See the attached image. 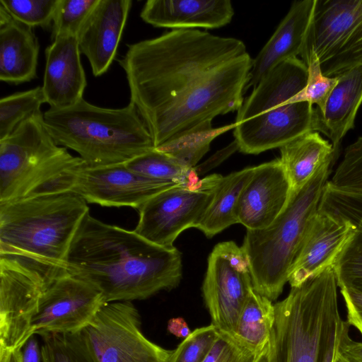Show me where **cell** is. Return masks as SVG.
<instances>
[{"instance_id": "6da1fadb", "label": "cell", "mask_w": 362, "mask_h": 362, "mask_svg": "<svg viewBox=\"0 0 362 362\" xmlns=\"http://www.w3.org/2000/svg\"><path fill=\"white\" fill-rule=\"evenodd\" d=\"M252 59L245 43L199 29H177L127 45L119 60L136 108L157 148L211 128L238 111Z\"/></svg>"}, {"instance_id": "7a4b0ae2", "label": "cell", "mask_w": 362, "mask_h": 362, "mask_svg": "<svg viewBox=\"0 0 362 362\" xmlns=\"http://www.w3.org/2000/svg\"><path fill=\"white\" fill-rule=\"evenodd\" d=\"M66 269L98 289L105 303L143 300L173 289L182 274L181 253L175 247L158 245L90 212L74 238Z\"/></svg>"}, {"instance_id": "3957f363", "label": "cell", "mask_w": 362, "mask_h": 362, "mask_svg": "<svg viewBox=\"0 0 362 362\" xmlns=\"http://www.w3.org/2000/svg\"><path fill=\"white\" fill-rule=\"evenodd\" d=\"M87 202L71 192L0 203V257L37 275L46 288L69 274L66 259Z\"/></svg>"}, {"instance_id": "277c9868", "label": "cell", "mask_w": 362, "mask_h": 362, "mask_svg": "<svg viewBox=\"0 0 362 362\" xmlns=\"http://www.w3.org/2000/svg\"><path fill=\"white\" fill-rule=\"evenodd\" d=\"M334 269L328 267L274 304L268 362H334L344 320Z\"/></svg>"}, {"instance_id": "5b68a950", "label": "cell", "mask_w": 362, "mask_h": 362, "mask_svg": "<svg viewBox=\"0 0 362 362\" xmlns=\"http://www.w3.org/2000/svg\"><path fill=\"white\" fill-rule=\"evenodd\" d=\"M308 66L295 57L271 69L237 111L233 134L238 148L258 154L281 148L315 131L316 112L308 102H288L305 86Z\"/></svg>"}, {"instance_id": "8992f818", "label": "cell", "mask_w": 362, "mask_h": 362, "mask_svg": "<svg viewBox=\"0 0 362 362\" xmlns=\"http://www.w3.org/2000/svg\"><path fill=\"white\" fill-rule=\"evenodd\" d=\"M43 121L57 145L76 151L89 166L126 163L155 148L132 103L113 109L83 98L69 107H49Z\"/></svg>"}, {"instance_id": "52a82bcc", "label": "cell", "mask_w": 362, "mask_h": 362, "mask_svg": "<svg viewBox=\"0 0 362 362\" xmlns=\"http://www.w3.org/2000/svg\"><path fill=\"white\" fill-rule=\"evenodd\" d=\"M335 161L325 163L301 189L292 192L283 211L268 227L246 231L242 248L248 260L252 288L272 301L278 298L288 282Z\"/></svg>"}, {"instance_id": "ba28073f", "label": "cell", "mask_w": 362, "mask_h": 362, "mask_svg": "<svg viewBox=\"0 0 362 362\" xmlns=\"http://www.w3.org/2000/svg\"><path fill=\"white\" fill-rule=\"evenodd\" d=\"M83 162L56 144L37 113L0 140V203L42 193Z\"/></svg>"}, {"instance_id": "9c48e42d", "label": "cell", "mask_w": 362, "mask_h": 362, "mask_svg": "<svg viewBox=\"0 0 362 362\" xmlns=\"http://www.w3.org/2000/svg\"><path fill=\"white\" fill-rule=\"evenodd\" d=\"M311 54L329 78L362 66V0H315L300 59Z\"/></svg>"}, {"instance_id": "30bf717a", "label": "cell", "mask_w": 362, "mask_h": 362, "mask_svg": "<svg viewBox=\"0 0 362 362\" xmlns=\"http://www.w3.org/2000/svg\"><path fill=\"white\" fill-rule=\"evenodd\" d=\"M131 301L105 303L76 332L93 362H168L173 351L148 340Z\"/></svg>"}, {"instance_id": "8fae6325", "label": "cell", "mask_w": 362, "mask_h": 362, "mask_svg": "<svg viewBox=\"0 0 362 362\" xmlns=\"http://www.w3.org/2000/svg\"><path fill=\"white\" fill-rule=\"evenodd\" d=\"M128 168L124 163L89 166L84 162L67 170L42 193L71 192L87 203L139 209L147 200L171 187Z\"/></svg>"}, {"instance_id": "7c38bea8", "label": "cell", "mask_w": 362, "mask_h": 362, "mask_svg": "<svg viewBox=\"0 0 362 362\" xmlns=\"http://www.w3.org/2000/svg\"><path fill=\"white\" fill-rule=\"evenodd\" d=\"M222 177L209 175L195 187L175 185L153 196L138 209L139 221L134 230L153 243L173 247L183 230L197 228Z\"/></svg>"}, {"instance_id": "4fadbf2b", "label": "cell", "mask_w": 362, "mask_h": 362, "mask_svg": "<svg viewBox=\"0 0 362 362\" xmlns=\"http://www.w3.org/2000/svg\"><path fill=\"white\" fill-rule=\"evenodd\" d=\"M247 258L233 241L216 245L208 258L202 284L205 305L218 331L234 334L252 289Z\"/></svg>"}, {"instance_id": "5bb4252c", "label": "cell", "mask_w": 362, "mask_h": 362, "mask_svg": "<svg viewBox=\"0 0 362 362\" xmlns=\"http://www.w3.org/2000/svg\"><path fill=\"white\" fill-rule=\"evenodd\" d=\"M105 303L90 284L67 274L42 292L32 324L33 334L76 333L88 324Z\"/></svg>"}, {"instance_id": "9a60e30c", "label": "cell", "mask_w": 362, "mask_h": 362, "mask_svg": "<svg viewBox=\"0 0 362 362\" xmlns=\"http://www.w3.org/2000/svg\"><path fill=\"white\" fill-rule=\"evenodd\" d=\"M46 286L35 274L0 257V349H21Z\"/></svg>"}, {"instance_id": "2e32d148", "label": "cell", "mask_w": 362, "mask_h": 362, "mask_svg": "<svg viewBox=\"0 0 362 362\" xmlns=\"http://www.w3.org/2000/svg\"><path fill=\"white\" fill-rule=\"evenodd\" d=\"M356 230L349 221L318 211L310 221L291 268L296 287L332 266Z\"/></svg>"}, {"instance_id": "e0dca14e", "label": "cell", "mask_w": 362, "mask_h": 362, "mask_svg": "<svg viewBox=\"0 0 362 362\" xmlns=\"http://www.w3.org/2000/svg\"><path fill=\"white\" fill-rule=\"evenodd\" d=\"M291 187L279 158L255 166L238 206V223L247 230L268 227L283 211Z\"/></svg>"}, {"instance_id": "ac0fdd59", "label": "cell", "mask_w": 362, "mask_h": 362, "mask_svg": "<svg viewBox=\"0 0 362 362\" xmlns=\"http://www.w3.org/2000/svg\"><path fill=\"white\" fill-rule=\"evenodd\" d=\"M131 0H98L76 37L79 49L100 76L109 69L132 7Z\"/></svg>"}, {"instance_id": "d6986e66", "label": "cell", "mask_w": 362, "mask_h": 362, "mask_svg": "<svg viewBox=\"0 0 362 362\" xmlns=\"http://www.w3.org/2000/svg\"><path fill=\"white\" fill-rule=\"evenodd\" d=\"M42 86L50 107L64 108L83 99L87 85L76 36H61L47 46Z\"/></svg>"}, {"instance_id": "ffe728a7", "label": "cell", "mask_w": 362, "mask_h": 362, "mask_svg": "<svg viewBox=\"0 0 362 362\" xmlns=\"http://www.w3.org/2000/svg\"><path fill=\"white\" fill-rule=\"evenodd\" d=\"M233 15L229 0H148L140 16L154 27L177 30L221 28Z\"/></svg>"}, {"instance_id": "44dd1931", "label": "cell", "mask_w": 362, "mask_h": 362, "mask_svg": "<svg viewBox=\"0 0 362 362\" xmlns=\"http://www.w3.org/2000/svg\"><path fill=\"white\" fill-rule=\"evenodd\" d=\"M315 0L293 2L276 30L252 59L246 90L255 87L274 67L300 55Z\"/></svg>"}, {"instance_id": "7402d4cb", "label": "cell", "mask_w": 362, "mask_h": 362, "mask_svg": "<svg viewBox=\"0 0 362 362\" xmlns=\"http://www.w3.org/2000/svg\"><path fill=\"white\" fill-rule=\"evenodd\" d=\"M39 50L33 28L15 20L0 6V80L17 85L35 79Z\"/></svg>"}, {"instance_id": "603a6c76", "label": "cell", "mask_w": 362, "mask_h": 362, "mask_svg": "<svg viewBox=\"0 0 362 362\" xmlns=\"http://www.w3.org/2000/svg\"><path fill=\"white\" fill-rule=\"evenodd\" d=\"M362 103V66L338 76L325 108L315 107V132H320L332 141L334 149L339 151L341 141L354 127L358 110Z\"/></svg>"}, {"instance_id": "cb8c5ba5", "label": "cell", "mask_w": 362, "mask_h": 362, "mask_svg": "<svg viewBox=\"0 0 362 362\" xmlns=\"http://www.w3.org/2000/svg\"><path fill=\"white\" fill-rule=\"evenodd\" d=\"M280 152L292 193L301 189L325 163L337 160L339 151L318 132L313 131L284 145Z\"/></svg>"}, {"instance_id": "d4e9b609", "label": "cell", "mask_w": 362, "mask_h": 362, "mask_svg": "<svg viewBox=\"0 0 362 362\" xmlns=\"http://www.w3.org/2000/svg\"><path fill=\"white\" fill-rule=\"evenodd\" d=\"M255 167L223 176L212 201L196 228L211 238L228 226L238 223L237 209L241 194Z\"/></svg>"}, {"instance_id": "484cf974", "label": "cell", "mask_w": 362, "mask_h": 362, "mask_svg": "<svg viewBox=\"0 0 362 362\" xmlns=\"http://www.w3.org/2000/svg\"><path fill=\"white\" fill-rule=\"evenodd\" d=\"M274 318L272 301L252 288L242 309L234 334L250 347L262 352L269 342Z\"/></svg>"}, {"instance_id": "4316f807", "label": "cell", "mask_w": 362, "mask_h": 362, "mask_svg": "<svg viewBox=\"0 0 362 362\" xmlns=\"http://www.w3.org/2000/svg\"><path fill=\"white\" fill-rule=\"evenodd\" d=\"M124 164L134 172L156 180L189 187L200 182L194 168H187L155 148Z\"/></svg>"}, {"instance_id": "83f0119b", "label": "cell", "mask_w": 362, "mask_h": 362, "mask_svg": "<svg viewBox=\"0 0 362 362\" xmlns=\"http://www.w3.org/2000/svg\"><path fill=\"white\" fill-rule=\"evenodd\" d=\"M45 103L46 99L42 86L1 98L0 140L11 135L28 118L41 112V106Z\"/></svg>"}, {"instance_id": "f1b7e54d", "label": "cell", "mask_w": 362, "mask_h": 362, "mask_svg": "<svg viewBox=\"0 0 362 362\" xmlns=\"http://www.w3.org/2000/svg\"><path fill=\"white\" fill-rule=\"evenodd\" d=\"M235 126L234 123L219 128L197 131L155 148L170 156L183 165L194 168L209 150L211 141Z\"/></svg>"}, {"instance_id": "f546056e", "label": "cell", "mask_w": 362, "mask_h": 362, "mask_svg": "<svg viewBox=\"0 0 362 362\" xmlns=\"http://www.w3.org/2000/svg\"><path fill=\"white\" fill-rule=\"evenodd\" d=\"M332 267L339 288L362 293V228L356 227Z\"/></svg>"}, {"instance_id": "4dcf8cb0", "label": "cell", "mask_w": 362, "mask_h": 362, "mask_svg": "<svg viewBox=\"0 0 362 362\" xmlns=\"http://www.w3.org/2000/svg\"><path fill=\"white\" fill-rule=\"evenodd\" d=\"M59 0H0L1 6L15 20L31 28H52Z\"/></svg>"}, {"instance_id": "1f68e13d", "label": "cell", "mask_w": 362, "mask_h": 362, "mask_svg": "<svg viewBox=\"0 0 362 362\" xmlns=\"http://www.w3.org/2000/svg\"><path fill=\"white\" fill-rule=\"evenodd\" d=\"M327 184L336 189L362 194V136L346 147Z\"/></svg>"}, {"instance_id": "d6a6232c", "label": "cell", "mask_w": 362, "mask_h": 362, "mask_svg": "<svg viewBox=\"0 0 362 362\" xmlns=\"http://www.w3.org/2000/svg\"><path fill=\"white\" fill-rule=\"evenodd\" d=\"M42 362H93L76 333L40 335Z\"/></svg>"}, {"instance_id": "836d02e7", "label": "cell", "mask_w": 362, "mask_h": 362, "mask_svg": "<svg viewBox=\"0 0 362 362\" xmlns=\"http://www.w3.org/2000/svg\"><path fill=\"white\" fill-rule=\"evenodd\" d=\"M98 0H59L52 25L51 38L76 36Z\"/></svg>"}, {"instance_id": "e575fe53", "label": "cell", "mask_w": 362, "mask_h": 362, "mask_svg": "<svg viewBox=\"0 0 362 362\" xmlns=\"http://www.w3.org/2000/svg\"><path fill=\"white\" fill-rule=\"evenodd\" d=\"M308 66V76L305 86L288 102H308L316 105L320 111L325 108L327 100L337 83L338 77L324 76L319 61L314 54L303 62Z\"/></svg>"}, {"instance_id": "d590c367", "label": "cell", "mask_w": 362, "mask_h": 362, "mask_svg": "<svg viewBox=\"0 0 362 362\" xmlns=\"http://www.w3.org/2000/svg\"><path fill=\"white\" fill-rule=\"evenodd\" d=\"M217 335L211 324L196 329L173 351L168 362H203Z\"/></svg>"}, {"instance_id": "8d00e7d4", "label": "cell", "mask_w": 362, "mask_h": 362, "mask_svg": "<svg viewBox=\"0 0 362 362\" xmlns=\"http://www.w3.org/2000/svg\"><path fill=\"white\" fill-rule=\"evenodd\" d=\"M260 353L234 334L218 331L217 337L203 362H256Z\"/></svg>"}, {"instance_id": "74e56055", "label": "cell", "mask_w": 362, "mask_h": 362, "mask_svg": "<svg viewBox=\"0 0 362 362\" xmlns=\"http://www.w3.org/2000/svg\"><path fill=\"white\" fill-rule=\"evenodd\" d=\"M347 311L346 322L362 335V293L349 288H340Z\"/></svg>"}, {"instance_id": "f35d334b", "label": "cell", "mask_w": 362, "mask_h": 362, "mask_svg": "<svg viewBox=\"0 0 362 362\" xmlns=\"http://www.w3.org/2000/svg\"><path fill=\"white\" fill-rule=\"evenodd\" d=\"M349 327L345 321L339 339L338 352L348 362H362V342L350 337Z\"/></svg>"}, {"instance_id": "ab89813d", "label": "cell", "mask_w": 362, "mask_h": 362, "mask_svg": "<svg viewBox=\"0 0 362 362\" xmlns=\"http://www.w3.org/2000/svg\"><path fill=\"white\" fill-rule=\"evenodd\" d=\"M41 349L34 335L31 336L21 349V362H40Z\"/></svg>"}, {"instance_id": "60d3db41", "label": "cell", "mask_w": 362, "mask_h": 362, "mask_svg": "<svg viewBox=\"0 0 362 362\" xmlns=\"http://www.w3.org/2000/svg\"><path fill=\"white\" fill-rule=\"evenodd\" d=\"M168 330L180 338H186L192 332L187 322L182 317L170 319L168 324Z\"/></svg>"}, {"instance_id": "b9f144b4", "label": "cell", "mask_w": 362, "mask_h": 362, "mask_svg": "<svg viewBox=\"0 0 362 362\" xmlns=\"http://www.w3.org/2000/svg\"><path fill=\"white\" fill-rule=\"evenodd\" d=\"M0 362H21V349L6 350L0 349Z\"/></svg>"}, {"instance_id": "7bdbcfd3", "label": "cell", "mask_w": 362, "mask_h": 362, "mask_svg": "<svg viewBox=\"0 0 362 362\" xmlns=\"http://www.w3.org/2000/svg\"><path fill=\"white\" fill-rule=\"evenodd\" d=\"M256 362H268V349L267 345L264 350L260 353Z\"/></svg>"}, {"instance_id": "ee69618b", "label": "cell", "mask_w": 362, "mask_h": 362, "mask_svg": "<svg viewBox=\"0 0 362 362\" xmlns=\"http://www.w3.org/2000/svg\"><path fill=\"white\" fill-rule=\"evenodd\" d=\"M334 362H348L344 358H343L339 352H337V354L336 356V358L334 359Z\"/></svg>"}]
</instances>
